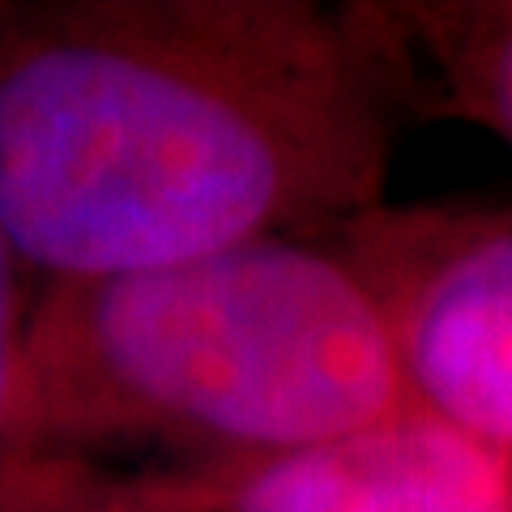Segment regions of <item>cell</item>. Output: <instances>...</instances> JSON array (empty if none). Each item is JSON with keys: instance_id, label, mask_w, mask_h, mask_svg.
<instances>
[{"instance_id": "obj_6", "label": "cell", "mask_w": 512, "mask_h": 512, "mask_svg": "<svg viewBox=\"0 0 512 512\" xmlns=\"http://www.w3.org/2000/svg\"><path fill=\"white\" fill-rule=\"evenodd\" d=\"M35 274L13 248L9 231L0 227V491L9 487L13 470H18V440H13V423H18V389H22V359H26V333L30 312H35L39 291Z\"/></svg>"}, {"instance_id": "obj_2", "label": "cell", "mask_w": 512, "mask_h": 512, "mask_svg": "<svg viewBox=\"0 0 512 512\" xmlns=\"http://www.w3.org/2000/svg\"><path fill=\"white\" fill-rule=\"evenodd\" d=\"M410 410L384 299L299 235L141 274L43 282L18 466L214 470Z\"/></svg>"}, {"instance_id": "obj_3", "label": "cell", "mask_w": 512, "mask_h": 512, "mask_svg": "<svg viewBox=\"0 0 512 512\" xmlns=\"http://www.w3.org/2000/svg\"><path fill=\"white\" fill-rule=\"evenodd\" d=\"M124 478L154 512H512L508 457L419 406L291 453Z\"/></svg>"}, {"instance_id": "obj_4", "label": "cell", "mask_w": 512, "mask_h": 512, "mask_svg": "<svg viewBox=\"0 0 512 512\" xmlns=\"http://www.w3.org/2000/svg\"><path fill=\"white\" fill-rule=\"evenodd\" d=\"M406 393L461 436L512 453V227L457 248L389 312Z\"/></svg>"}, {"instance_id": "obj_1", "label": "cell", "mask_w": 512, "mask_h": 512, "mask_svg": "<svg viewBox=\"0 0 512 512\" xmlns=\"http://www.w3.org/2000/svg\"><path fill=\"white\" fill-rule=\"evenodd\" d=\"M342 39L286 0H0V227L43 282L299 235L359 201Z\"/></svg>"}, {"instance_id": "obj_7", "label": "cell", "mask_w": 512, "mask_h": 512, "mask_svg": "<svg viewBox=\"0 0 512 512\" xmlns=\"http://www.w3.org/2000/svg\"><path fill=\"white\" fill-rule=\"evenodd\" d=\"M474 90L491 124L512 141V18L495 30V39L474 60Z\"/></svg>"}, {"instance_id": "obj_5", "label": "cell", "mask_w": 512, "mask_h": 512, "mask_svg": "<svg viewBox=\"0 0 512 512\" xmlns=\"http://www.w3.org/2000/svg\"><path fill=\"white\" fill-rule=\"evenodd\" d=\"M0 512H154L116 470L73 461H22L0 491Z\"/></svg>"}]
</instances>
